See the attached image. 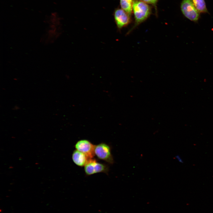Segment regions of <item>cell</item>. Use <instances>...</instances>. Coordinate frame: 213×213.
<instances>
[{
  "label": "cell",
  "instance_id": "cell-1",
  "mask_svg": "<svg viewBox=\"0 0 213 213\" xmlns=\"http://www.w3.org/2000/svg\"><path fill=\"white\" fill-rule=\"evenodd\" d=\"M132 11L134 15V23L126 35L130 33L149 17L151 14V9L150 6L140 0H134Z\"/></svg>",
  "mask_w": 213,
  "mask_h": 213
},
{
  "label": "cell",
  "instance_id": "cell-2",
  "mask_svg": "<svg viewBox=\"0 0 213 213\" xmlns=\"http://www.w3.org/2000/svg\"><path fill=\"white\" fill-rule=\"evenodd\" d=\"M180 8L183 14L186 18L192 21H198L200 13L195 7L192 0H183Z\"/></svg>",
  "mask_w": 213,
  "mask_h": 213
},
{
  "label": "cell",
  "instance_id": "cell-3",
  "mask_svg": "<svg viewBox=\"0 0 213 213\" xmlns=\"http://www.w3.org/2000/svg\"><path fill=\"white\" fill-rule=\"evenodd\" d=\"M95 155L99 159L106 162L113 164L114 160L110 146L105 143H101L95 145L94 150Z\"/></svg>",
  "mask_w": 213,
  "mask_h": 213
},
{
  "label": "cell",
  "instance_id": "cell-4",
  "mask_svg": "<svg viewBox=\"0 0 213 213\" xmlns=\"http://www.w3.org/2000/svg\"><path fill=\"white\" fill-rule=\"evenodd\" d=\"M84 167L85 172L88 175L100 172L106 174L109 170L107 165L99 162L93 158L89 159Z\"/></svg>",
  "mask_w": 213,
  "mask_h": 213
},
{
  "label": "cell",
  "instance_id": "cell-5",
  "mask_svg": "<svg viewBox=\"0 0 213 213\" xmlns=\"http://www.w3.org/2000/svg\"><path fill=\"white\" fill-rule=\"evenodd\" d=\"M114 17L119 31L128 25L131 21V16L122 8H117L114 10Z\"/></svg>",
  "mask_w": 213,
  "mask_h": 213
},
{
  "label": "cell",
  "instance_id": "cell-6",
  "mask_svg": "<svg viewBox=\"0 0 213 213\" xmlns=\"http://www.w3.org/2000/svg\"><path fill=\"white\" fill-rule=\"evenodd\" d=\"M95 145L88 140L82 139L76 143L75 147L76 150L84 154L89 159H91L95 156Z\"/></svg>",
  "mask_w": 213,
  "mask_h": 213
},
{
  "label": "cell",
  "instance_id": "cell-7",
  "mask_svg": "<svg viewBox=\"0 0 213 213\" xmlns=\"http://www.w3.org/2000/svg\"><path fill=\"white\" fill-rule=\"evenodd\" d=\"M49 24V28L44 36L46 38L44 41L45 43L47 44L54 42V41L59 36V33L57 31V26L52 24Z\"/></svg>",
  "mask_w": 213,
  "mask_h": 213
},
{
  "label": "cell",
  "instance_id": "cell-8",
  "mask_svg": "<svg viewBox=\"0 0 213 213\" xmlns=\"http://www.w3.org/2000/svg\"><path fill=\"white\" fill-rule=\"evenodd\" d=\"M89 159L84 154L76 149L73 151L72 154L73 162L78 166H84Z\"/></svg>",
  "mask_w": 213,
  "mask_h": 213
},
{
  "label": "cell",
  "instance_id": "cell-9",
  "mask_svg": "<svg viewBox=\"0 0 213 213\" xmlns=\"http://www.w3.org/2000/svg\"><path fill=\"white\" fill-rule=\"evenodd\" d=\"M134 0H120L121 8L131 16Z\"/></svg>",
  "mask_w": 213,
  "mask_h": 213
},
{
  "label": "cell",
  "instance_id": "cell-10",
  "mask_svg": "<svg viewBox=\"0 0 213 213\" xmlns=\"http://www.w3.org/2000/svg\"><path fill=\"white\" fill-rule=\"evenodd\" d=\"M195 7L200 13H208L204 0H192Z\"/></svg>",
  "mask_w": 213,
  "mask_h": 213
},
{
  "label": "cell",
  "instance_id": "cell-11",
  "mask_svg": "<svg viewBox=\"0 0 213 213\" xmlns=\"http://www.w3.org/2000/svg\"><path fill=\"white\" fill-rule=\"evenodd\" d=\"M148 4L152 5L155 8L156 14L157 12L156 4L159 0H140Z\"/></svg>",
  "mask_w": 213,
  "mask_h": 213
}]
</instances>
